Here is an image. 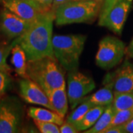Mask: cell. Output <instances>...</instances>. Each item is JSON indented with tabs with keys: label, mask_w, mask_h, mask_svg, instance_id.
Instances as JSON below:
<instances>
[{
	"label": "cell",
	"mask_w": 133,
	"mask_h": 133,
	"mask_svg": "<svg viewBox=\"0 0 133 133\" xmlns=\"http://www.w3.org/2000/svg\"><path fill=\"white\" fill-rule=\"evenodd\" d=\"M105 106H95L89 109L78 121L74 124L79 132L85 131L92 127L104 111Z\"/></svg>",
	"instance_id": "e0dca14e"
},
{
	"label": "cell",
	"mask_w": 133,
	"mask_h": 133,
	"mask_svg": "<svg viewBox=\"0 0 133 133\" xmlns=\"http://www.w3.org/2000/svg\"><path fill=\"white\" fill-rule=\"evenodd\" d=\"M132 0H115V2L98 16V25L107 28L113 33H122L129 13L132 7Z\"/></svg>",
	"instance_id": "52a82bcc"
},
{
	"label": "cell",
	"mask_w": 133,
	"mask_h": 133,
	"mask_svg": "<svg viewBox=\"0 0 133 133\" xmlns=\"http://www.w3.org/2000/svg\"><path fill=\"white\" fill-rule=\"evenodd\" d=\"M60 133H77L79 132L78 129L72 123H69L64 121V122L59 126Z\"/></svg>",
	"instance_id": "d4e9b609"
},
{
	"label": "cell",
	"mask_w": 133,
	"mask_h": 133,
	"mask_svg": "<svg viewBox=\"0 0 133 133\" xmlns=\"http://www.w3.org/2000/svg\"><path fill=\"white\" fill-rule=\"evenodd\" d=\"M19 92L21 97L27 103L42 106L53 110L46 92L38 84L30 78H23L19 81Z\"/></svg>",
	"instance_id": "30bf717a"
},
{
	"label": "cell",
	"mask_w": 133,
	"mask_h": 133,
	"mask_svg": "<svg viewBox=\"0 0 133 133\" xmlns=\"http://www.w3.org/2000/svg\"><path fill=\"white\" fill-rule=\"evenodd\" d=\"M28 77L40 86L46 94L66 85L63 66L55 57L28 61Z\"/></svg>",
	"instance_id": "7a4b0ae2"
},
{
	"label": "cell",
	"mask_w": 133,
	"mask_h": 133,
	"mask_svg": "<svg viewBox=\"0 0 133 133\" xmlns=\"http://www.w3.org/2000/svg\"><path fill=\"white\" fill-rule=\"evenodd\" d=\"M112 106L115 112L133 108V92L114 93Z\"/></svg>",
	"instance_id": "d6986e66"
},
{
	"label": "cell",
	"mask_w": 133,
	"mask_h": 133,
	"mask_svg": "<svg viewBox=\"0 0 133 133\" xmlns=\"http://www.w3.org/2000/svg\"><path fill=\"white\" fill-rule=\"evenodd\" d=\"M115 1V0H104L102 6H101V11H100V14L104 12L105 10L107 9V8H109V7L114 3Z\"/></svg>",
	"instance_id": "f546056e"
},
{
	"label": "cell",
	"mask_w": 133,
	"mask_h": 133,
	"mask_svg": "<svg viewBox=\"0 0 133 133\" xmlns=\"http://www.w3.org/2000/svg\"><path fill=\"white\" fill-rule=\"evenodd\" d=\"M127 53L126 45L115 36H106L99 43L95 63L104 70H110L118 65Z\"/></svg>",
	"instance_id": "8992f818"
},
{
	"label": "cell",
	"mask_w": 133,
	"mask_h": 133,
	"mask_svg": "<svg viewBox=\"0 0 133 133\" xmlns=\"http://www.w3.org/2000/svg\"><path fill=\"white\" fill-rule=\"evenodd\" d=\"M14 47L13 44H0V70L8 72L11 70V68L7 63V58L11 52L12 48Z\"/></svg>",
	"instance_id": "44dd1931"
},
{
	"label": "cell",
	"mask_w": 133,
	"mask_h": 133,
	"mask_svg": "<svg viewBox=\"0 0 133 133\" xmlns=\"http://www.w3.org/2000/svg\"><path fill=\"white\" fill-rule=\"evenodd\" d=\"M11 63L14 67L15 72L22 78H28L27 74L28 59L26 53L19 44H14L11 50Z\"/></svg>",
	"instance_id": "2e32d148"
},
{
	"label": "cell",
	"mask_w": 133,
	"mask_h": 133,
	"mask_svg": "<svg viewBox=\"0 0 133 133\" xmlns=\"http://www.w3.org/2000/svg\"><path fill=\"white\" fill-rule=\"evenodd\" d=\"M95 88L94 80L88 76L78 71L69 72L67 76V97L72 109L81 103V101Z\"/></svg>",
	"instance_id": "ba28073f"
},
{
	"label": "cell",
	"mask_w": 133,
	"mask_h": 133,
	"mask_svg": "<svg viewBox=\"0 0 133 133\" xmlns=\"http://www.w3.org/2000/svg\"><path fill=\"white\" fill-rule=\"evenodd\" d=\"M103 2L72 0L61 5L55 12L57 25L74 23H92L98 17Z\"/></svg>",
	"instance_id": "3957f363"
},
{
	"label": "cell",
	"mask_w": 133,
	"mask_h": 133,
	"mask_svg": "<svg viewBox=\"0 0 133 133\" xmlns=\"http://www.w3.org/2000/svg\"><path fill=\"white\" fill-rule=\"evenodd\" d=\"M53 110L64 118L68 111V97L66 85L53 90L47 94Z\"/></svg>",
	"instance_id": "4fadbf2b"
},
{
	"label": "cell",
	"mask_w": 133,
	"mask_h": 133,
	"mask_svg": "<svg viewBox=\"0 0 133 133\" xmlns=\"http://www.w3.org/2000/svg\"><path fill=\"white\" fill-rule=\"evenodd\" d=\"M55 14L51 10L39 15L24 34L15 38L13 45L19 44L28 61L44 57H55L52 50V28Z\"/></svg>",
	"instance_id": "6da1fadb"
},
{
	"label": "cell",
	"mask_w": 133,
	"mask_h": 133,
	"mask_svg": "<svg viewBox=\"0 0 133 133\" xmlns=\"http://www.w3.org/2000/svg\"><path fill=\"white\" fill-rule=\"evenodd\" d=\"M124 133H133V118L121 125Z\"/></svg>",
	"instance_id": "4316f807"
},
{
	"label": "cell",
	"mask_w": 133,
	"mask_h": 133,
	"mask_svg": "<svg viewBox=\"0 0 133 133\" xmlns=\"http://www.w3.org/2000/svg\"><path fill=\"white\" fill-rule=\"evenodd\" d=\"M115 111L112 104L106 107L104 111L92 127L84 131V133H104L108 128L113 118Z\"/></svg>",
	"instance_id": "ac0fdd59"
},
{
	"label": "cell",
	"mask_w": 133,
	"mask_h": 133,
	"mask_svg": "<svg viewBox=\"0 0 133 133\" xmlns=\"http://www.w3.org/2000/svg\"><path fill=\"white\" fill-rule=\"evenodd\" d=\"M87 36L84 35H56L52 36L54 56L67 71L78 70Z\"/></svg>",
	"instance_id": "277c9868"
},
{
	"label": "cell",
	"mask_w": 133,
	"mask_h": 133,
	"mask_svg": "<svg viewBox=\"0 0 133 133\" xmlns=\"http://www.w3.org/2000/svg\"><path fill=\"white\" fill-rule=\"evenodd\" d=\"M1 97H2V96H0V99H1Z\"/></svg>",
	"instance_id": "d6a6232c"
},
{
	"label": "cell",
	"mask_w": 133,
	"mask_h": 133,
	"mask_svg": "<svg viewBox=\"0 0 133 133\" xmlns=\"http://www.w3.org/2000/svg\"><path fill=\"white\" fill-rule=\"evenodd\" d=\"M104 84L112 86L114 93L133 92V64L126 62L115 72L105 78Z\"/></svg>",
	"instance_id": "7c38bea8"
},
{
	"label": "cell",
	"mask_w": 133,
	"mask_h": 133,
	"mask_svg": "<svg viewBox=\"0 0 133 133\" xmlns=\"http://www.w3.org/2000/svg\"><path fill=\"white\" fill-rule=\"evenodd\" d=\"M5 8L29 22H33L39 15L49 11L36 0H2Z\"/></svg>",
	"instance_id": "9c48e42d"
},
{
	"label": "cell",
	"mask_w": 133,
	"mask_h": 133,
	"mask_svg": "<svg viewBox=\"0 0 133 133\" xmlns=\"http://www.w3.org/2000/svg\"><path fill=\"white\" fill-rule=\"evenodd\" d=\"M24 118V107L14 95H6L0 99V133L20 132Z\"/></svg>",
	"instance_id": "5b68a950"
},
{
	"label": "cell",
	"mask_w": 133,
	"mask_h": 133,
	"mask_svg": "<svg viewBox=\"0 0 133 133\" xmlns=\"http://www.w3.org/2000/svg\"><path fill=\"white\" fill-rule=\"evenodd\" d=\"M114 98V92L112 86L109 84H104V87L99 90L96 91L94 94L90 96H85L82 101H87L95 106H108L112 104Z\"/></svg>",
	"instance_id": "5bb4252c"
},
{
	"label": "cell",
	"mask_w": 133,
	"mask_h": 133,
	"mask_svg": "<svg viewBox=\"0 0 133 133\" xmlns=\"http://www.w3.org/2000/svg\"><path fill=\"white\" fill-rule=\"evenodd\" d=\"M39 132L42 133H60L59 125L48 121H34Z\"/></svg>",
	"instance_id": "603a6c76"
},
{
	"label": "cell",
	"mask_w": 133,
	"mask_h": 133,
	"mask_svg": "<svg viewBox=\"0 0 133 133\" xmlns=\"http://www.w3.org/2000/svg\"><path fill=\"white\" fill-rule=\"evenodd\" d=\"M31 23L20 18L5 8L0 14L1 31L9 39L18 38L24 34Z\"/></svg>",
	"instance_id": "8fae6325"
},
{
	"label": "cell",
	"mask_w": 133,
	"mask_h": 133,
	"mask_svg": "<svg viewBox=\"0 0 133 133\" xmlns=\"http://www.w3.org/2000/svg\"><path fill=\"white\" fill-rule=\"evenodd\" d=\"M126 54H127L129 58H133V38L129 43L128 47L127 48V53Z\"/></svg>",
	"instance_id": "4dcf8cb0"
},
{
	"label": "cell",
	"mask_w": 133,
	"mask_h": 133,
	"mask_svg": "<svg viewBox=\"0 0 133 133\" xmlns=\"http://www.w3.org/2000/svg\"><path fill=\"white\" fill-rule=\"evenodd\" d=\"M104 133H124L121 125L119 126H112L105 130Z\"/></svg>",
	"instance_id": "83f0119b"
},
{
	"label": "cell",
	"mask_w": 133,
	"mask_h": 133,
	"mask_svg": "<svg viewBox=\"0 0 133 133\" xmlns=\"http://www.w3.org/2000/svg\"><path fill=\"white\" fill-rule=\"evenodd\" d=\"M39 4L42 5L43 7L48 10H50L53 0H36Z\"/></svg>",
	"instance_id": "f1b7e54d"
},
{
	"label": "cell",
	"mask_w": 133,
	"mask_h": 133,
	"mask_svg": "<svg viewBox=\"0 0 133 133\" xmlns=\"http://www.w3.org/2000/svg\"><path fill=\"white\" fill-rule=\"evenodd\" d=\"M92 107L94 106L89 101H81V103L78 105L76 108H74L71 112L68 115L65 121L74 124L77 121H78L86 114V112Z\"/></svg>",
	"instance_id": "ffe728a7"
},
{
	"label": "cell",
	"mask_w": 133,
	"mask_h": 133,
	"mask_svg": "<svg viewBox=\"0 0 133 133\" xmlns=\"http://www.w3.org/2000/svg\"><path fill=\"white\" fill-rule=\"evenodd\" d=\"M90 1H100V2H104V0H90Z\"/></svg>",
	"instance_id": "1f68e13d"
},
{
	"label": "cell",
	"mask_w": 133,
	"mask_h": 133,
	"mask_svg": "<svg viewBox=\"0 0 133 133\" xmlns=\"http://www.w3.org/2000/svg\"><path fill=\"white\" fill-rule=\"evenodd\" d=\"M12 78L8 72L0 70V96L5 95L12 87Z\"/></svg>",
	"instance_id": "cb8c5ba5"
},
{
	"label": "cell",
	"mask_w": 133,
	"mask_h": 133,
	"mask_svg": "<svg viewBox=\"0 0 133 133\" xmlns=\"http://www.w3.org/2000/svg\"><path fill=\"white\" fill-rule=\"evenodd\" d=\"M72 1V0H53L52 1V5H51V9L50 10L55 14L56 10H57L58 8H59L61 5L65 4L66 2Z\"/></svg>",
	"instance_id": "484cf974"
},
{
	"label": "cell",
	"mask_w": 133,
	"mask_h": 133,
	"mask_svg": "<svg viewBox=\"0 0 133 133\" xmlns=\"http://www.w3.org/2000/svg\"><path fill=\"white\" fill-rule=\"evenodd\" d=\"M133 118V108L128 109H124L115 112L112 122L109 127L112 126H119L127 123L129 120Z\"/></svg>",
	"instance_id": "7402d4cb"
},
{
	"label": "cell",
	"mask_w": 133,
	"mask_h": 133,
	"mask_svg": "<svg viewBox=\"0 0 133 133\" xmlns=\"http://www.w3.org/2000/svg\"><path fill=\"white\" fill-rule=\"evenodd\" d=\"M29 116L33 121L52 122L58 125H62L64 120L57 112L50 109H43L40 107H30L28 110Z\"/></svg>",
	"instance_id": "9a60e30c"
}]
</instances>
